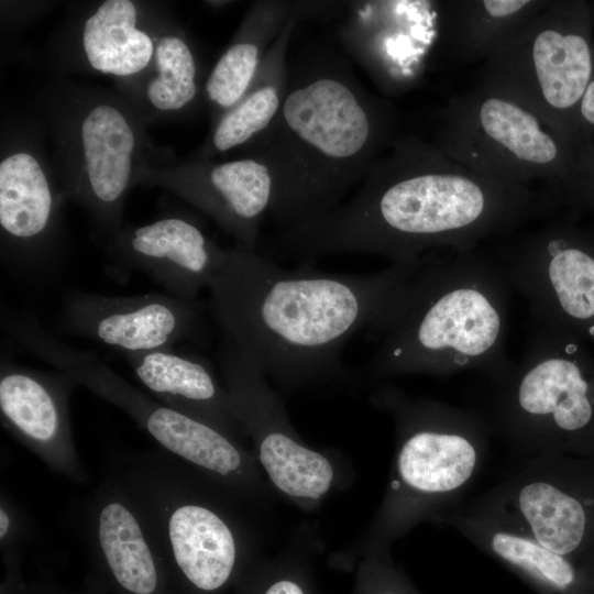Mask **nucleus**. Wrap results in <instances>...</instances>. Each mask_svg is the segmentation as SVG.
I'll use <instances>...</instances> for the list:
<instances>
[{
    "mask_svg": "<svg viewBox=\"0 0 594 594\" xmlns=\"http://www.w3.org/2000/svg\"><path fill=\"white\" fill-rule=\"evenodd\" d=\"M32 522L26 512L4 491L0 494L1 553L23 550L32 537Z\"/></svg>",
    "mask_w": 594,
    "mask_h": 594,
    "instance_id": "nucleus-30",
    "label": "nucleus"
},
{
    "mask_svg": "<svg viewBox=\"0 0 594 594\" xmlns=\"http://www.w3.org/2000/svg\"><path fill=\"white\" fill-rule=\"evenodd\" d=\"M578 131L580 139L579 148L594 141V79L591 80L586 88L579 107Z\"/></svg>",
    "mask_w": 594,
    "mask_h": 594,
    "instance_id": "nucleus-31",
    "label": "nucleus"
},
{
    "mask_svg": "<svg viewBox=\"0 0 594 594\" xmlns=\"http://www.w3.org/2000/svg\"><path fill=\"white\" fill-rule=\"evenodd\" d=\"M33 594H108L106 588L94 576L87 579L85 586L77 592H65L47 582L36 584L32 588Z\"/></svg>",
    "mask_w": 594,
    "mask_h": 594,
    "instance_id": "nucleus-32",
    "label": "nucleus"
},
{
    "mask_svg": "<svg viewBox=\"0 0 594 594\" xmlns=\"http://www.w3.org/2000/svg\"><path fill=\"white\" fill-rule=\"evenodd\" d=\"M82 534L92 576L111 594H174L142 514L116 474L88 496Z\"/></svg>",
    "mask_w": 594,
    "mask_h": 594,
    "instance_id": "nucleus-18",
    "label": "nucleus"
},
{
    "mask_svg": "<svg viewBox=\"0 0 594 594\" xmlns=\"http://www.w3.org/2000/svg\"><path fill=\"white\" fill-rule=\"evenodd\" d=\"M592 48L590 2L548 1L483 64L479 81L528 107L576 153L578 111L593 79Z\"/></svg>",
    "mask_w": 594,
    "mask_h": 594,
    "instance_id": "nucleus-10",
    "label": "nucleus"
},
{
    "mask_svg": "<svg viewBox=\"0 0 594 594\" xmlns=\"http://www.w3.org/2000/svg\"><path fill=\"white\" fill-rule=\"evenodd\" d=\"M107 253L120 271L142 272L168 295L198 301L227 249L211 240L195 219L168 215L140 227L121 228L107 241Z\"/></svg>",
    "mask_w": 594,
    "mask_h": 594,
    "instance_id": "nucleus-22",
    "label": "nucleus"
},
{
    "mask_svg": "<svg viewBox=\"0 0 594 594\" xmlns=\"http://www.w3.org/2000/svg\"><path fill=\"white\" fill-rule=\"evenodd\" d=\"M419 258L367 274H331L304 262L289 270L240 245L211 278V309L235 345L284 389L351 386L341 352L371 328Z\"/></svg>",
    "mask_w": 594,
    "mask_h": 594,
    "instance_id": "nucleus-2",
    "label": "nucleus"
},
{
    "mask_svg": "<svg viewBox=\"0 0 594 594\" xmlns=\"http://www.w3.org/2000/svg\"><path fill=\"white\" fill-rule=\"evenodd\" d=\"M166 6L135 0L92 2L62 31L54 63L58 68L123 80L150 66Z\"/></svg>",
    "mask_w": 594,
    "mask_h": 594,
    "instance_id": "nucleus-21",
    "label": "nucleus"
},
{
    "mask_svg": "<svg viewBox=\"0 0 594 594\" xmlns=\"http://www.w3.org/2000/svg\"><path fill=\"white\" fill-rule=\"evenodd\" d=\"M135 184L178 196L211 218L237 245L252 251L275 191L268 165L256 156L172 160L155 152L153 145L140 163Z\"/></svg>",
    "mask_w": 594,
    "mask_h": 594,
    "instance_id": "nucleus-16",
    "label": "nucleus"
},
{
    "mask_svg": "<svg viewBox=\"0 0 594 594\" xmlns=\"http://www.w3.org/2000/svg\"><path fill=\"white\" fill-rule=\"evenodd\" d=\"M399 135L393 103L367 91L345 59L322 52L289 66L277 118L237 156L268 165L270 213L289 230L339 206Z\"/></svg>",
    "mask_w": 594,
    "mask_h": 594,
    "instance_id": "nucleus-3",
    "label": "nucleus"
},
{
    "mask_svg": "<svg viewBox=\"0 0 594 594\" xmlns=\"http://www.w3.org/2000/svg\"><path fill=\"white\" fill-rule=\"evenodd\" d=\"M560 201L551 190L481 173L435 143L400 134L348 199L286 230L282 244L307 262L361 253L405 264L428 252L476 249L547 216Z\"/></svg>",
    "mask_w": 594,
    "mask_h": 594,
    "instance_id": "nucleus-1",
    "label": "nucleus"
},
{
    "mask_svg": "<svg viewBox=\"0 0 594 594\" xmlns=\"http://www.w3.org/2000/svg\"><path fill=\"white\" fill-rule=\"evenodd\" d=\"M345 52L385 95L415 88L439 38V1H349L338 29Z\"/></svg>",
    "mask_w": 594,
    "mask_h": 594,
    "instance_id": "nucleus-17",
    "label": "nucleus"
},
{
    "mask_svg": "<svg viewBox=\"0 0 594 594\" xmlns=\"http://www.w3.org/2000/svg\"><path fill=\"white\" fill-rule=\"evenodd\" d=\"M202 77L198 50L166 7L150 66L136 77L117 80L116 88L131 97L152 124L196 110L205 101Z\"/></svg>",
    "mask_w": 594,
    "mask_h": 594,
    "instance_id": "nucleus-24",
    "label": "nucleus"
},
{
    "mask_svg": "<svg viewBox=\"0 0 594 594\" xmlns=\"http://www.w3.org/2000/svg\"><path fill=\"white\" fill-rule=\"evenodd\" d=\"M557 323L537 322L513 373L495 385L492 428L522 460L594 459V353Z\"/></svg>",
    "mask_w": 594,
    "mask_h": 594,
    "instance_id": "nucleus-8",
    "label": "nucleus"
},
{
    "mask_svg": "<svg viewBox=\"0 0 594 594\" xmlns=\"http://www.w3.org/2000/svg\"><path fill=\"white\" fill-rule=\"evenodd\" d=\"M32 105L66 201L82 208L109 240L122 228L128 194L152 145L146 117L117 88L64 80L44 86Z\"/></svg>",
    "mask_w": 594,
    "mask_h": 594,
    "instance_id": "nucleus-7",
    "label": "nucleus"
},
{
    "mask_svg": "<svg viewBox=\"0 0 594 594\" xmlns=\"http://www.w3.org/2000/svg\"><path fill=\"white\" fill-rule=\"evenodd\" d=\"M371 403L394 421L395 453L382 502L363 536V554L387 552L417 525L458 509L488 452V424L473 411L382 384Z\"/></svg>",
    "mask_w": 594,
    "mask_h": 594,
    "instance_id": "nucleus-5",
    "label": "nucleus"
},
{
    "mask_svg": "<svg viewBox=\"0 0 594 594\" xmlns=\"http://www.w3.org/2000/svg\"><path fill=\"white\" fill-rule=\"evenodd\" d=\"M543 0L439 1V38L459 63L486 62L526 20L540 11Z\"/></svg>",
    "mask_w": 594,
    "mask_h": 594,
    "instance_id": "nucleus-28",
    "label": "nucleus"
},
{
    "mask_svg": "<svg viewBox=\"0 0 594 594\" xmlns=\"http://www.w3.org/2000/svg\"><path fill=\"white\" fill-rule=\"evenodd\" d=\"M38 118L2 121L0 150V254L22 278L55 267L64 246V193L44 147Z\"/></svg>",
    "mask_w": 594,
    "mask_h": 594,
    "instance_id": "nucleus-14",
    "label": "nucleus"
},
{
    "mask_svg": "<svg viewBox=\"0 0 594 594\" xmlns=\"http://www.w3.org/2000/svg\"><path fill=\"white\" fill-rule=\"evenodd\" d=\"M262 594H306L302 586L292 579H277L264 590Z\"/></svg>",
    "mask_w": 594,
    "mask_h": 594,
    "instance_id": "nucleus-33",
    "label": "nucleus"
},
{
    "mask_svg": "<svg viewBox=\"0 0 594 594\" xmlns=\"http://www.w3.org/2000/svg\"><path fill=\"white\" fill-rule=\"evenodd\" d=\"M219 356L234 411L276 493L302 510H314L349 484L348 465L333 451L316 449L299 437L267 377L227 334Z\"/></svg>",
    "mask_w": 594,
    "mask_h": 594,
    "instance_id": "nucleus-13",
    "label": "nucleus"
},
{
    "mask_svg": "<svg viewBox=\"0 0 594 594\" xmlns=\"http://www.w3.org/2000/svg\"><path fill=\"white\" fill-rule=\"evenodd\" d=\"M119 474L174 594H216L234 580L257 546L250 505L166 451L138 454Z\"/></svg>",
    "mask_w": 594,
    "mask_h": 594,
    "instance_id": "nucleus-6",
    "label": "nucleus"
},
{
    "mask_svg": "<svg viewBox=\"0 0 594 594\" xmlns=\"http://www.w3.org/2000/svg\"><path fill=\"white\" fill-rule=\"evenodd\" d=\"M428 252L370 328L378 340L366 375L448 376L480 371L495 385L516 363L505 342L512 287L496 256Z\"/></svg>",
    "mask_w": 594,
    "mask_h": 594,
    "instance_id": "nucleus-4",
    "label": "nucleus"
},
{
    "mask_svg": "<svg viewBox=\"0 0 594 594\" xmlns=\"http://www.w3.org/2000/svg\"><path fill=\"white\" fill-rule=\"evenodd\" d=\"M135 377L158 402L244 442L248 438L230 396L204 356L174 346L121 353Z\"/></svg>",
    "mask_w": 594,
    "mask_h": 594,
    "instance_id": "nucleus-23",
    "label": "nucleus"
},
{
    "mask_svg": "<svg viewBox=\"0 0 594 594\" xmlns=\"http://www.w3.org/2000/svg\"><path fill=\"white\" fill-rule=\"evenodd\" d=\"M537 322L557 323L594 348V233L554 221L496 256Z\"/></svg>",
    "mask_w": 594,
    "mask_h": 594,
    "instance_id": "nucleus-15",
    "label": "nucleus"
},
{
    "mask_svg": "<svg viewBox=\"0 0 594 594\" xmlns=\"http://www.w3.org/2000/svg\"><path fill=\"white\" fill-rule=\"evenodd\" d=\"M9 332L26 350L78 385L119 407L167 453L232 492L251 507H267L273 487L244 442L143 393L90 351L69 346L32 318H11Z\"/></svg>",
    "mask_w": 594,
    "mask_h": 594,
    "instance_id": "nucleus-9",
    "label": "nucleus"
},
{
    "mask_svg": "<svg viewBox=\"0 0 594 594\" xmlns=\"http://www.w3.org/2000/svg\"><path fill=\"white\" fill-rule=\"evenodd\" d=\"M378 594H400V593L395 592V591H384V592L378 593Z\"/></svg>",
    "mask_w": 594,
    "mask_h": 594,
    "instance_id": "nucleus-34",
    "label": "nucleus"
},
{
    "mask_svg": "<svg viewBox=\"0 0 594 594\" xmlns=\"http://www.w3.org/2000/svg\"><path fill=\"white\" fill-rule=\"evenodd\" d=\"M433 143L481 173L525 186L546 182L561 200L575 156L532 110L482 81L439 111Z\"/></svg>",
    "mask_w": 594,
    "mask_h": 594,
    "instance_id": "nucleus-11",
    "label": "nucleus"
},
{
    "mask_svg": "<svg viewBox=\"0 0 594 594\" xmlns=\"http://www.w3.org/2000/svg\"><path fill=\"white\" fill-rule=\"evenodd\" d=\"M292 19L267 52L243 97L215 123L193 158L212 161L240 153L277 118L289 84L288 48L295 26Z\"/></svg>",
    "mask_w": 594,
    "mask_h": 594,
    "instance_id": "nucleus-25",
    "label": "nucleus"
},
{
    "mask_svg": "<svg viewBox=\"0 0 594 594\" xmlns=\"http://www.w3.org/2000/svg\"><path fill=\"white\" fill-rule=\"evenodd\" d=\"M61 319L67 332L120 353L147 352L198 338L202 309L198 301L158 293L106 296L75 292L66 297Z\"/></svg>",
    "mask_w": 594,
    "mask_h": 594,
    "instance_id": "nucleus-19",
    "label": "nucleus"
},
{
    "mask_svg": "<svg viewBox=\"0 0 594 594\" xmlns=\"http://www.w3.org/2000/svg\"><path fill=\"white\" fill-rule=\"evenodd\" d=\"M474 546L559 594H593L594 562L576 561L488 519L455 509L440 522Z\"/></svg>",
    "mask_w": 594,
    "mask_h": 594,
    "instance_id": "nucleus-27",
    "label": "nucleus"
},
{
    "mask_svg": "<svg viewBox=\"0 0 594 594\" xmlns=\"http://www.w3.org/2000/svg\"><path fill=\"white\" fill-rule=\"evenodd\" d=\"M77 382L62 371H42L1 360L3 428L47 468L75 482L87 479L72 429L69 399Z\"/></svg>",
    "mask_w": 594,
    "mask_h": 594,
    "instance_id": "nucleus-20",
    "label": "nucleus"
},
{
    "mask_svg": "<svg viewBox=\"0 0 594 594\" xmlns=\"http://www.w3.org/2000/svg\"><path fill=\"white\" fill-rule=\"evenodd\" d=\"M561 198L573 208L594 210V141L576 151L572 175Z\"/></svg>",
    "mask_w": 594,
    "mask_h": 594,
    "instance_id": "nucleus-29",
    "label": "nucleus"
},
{
    "mask_svg": "<svg viewBox=\"0 0 594 594\" xmlns=\"http://www.w3.org/2000/svg\"><path fill=\"white\" fill-rule=\"evenodd\" d=\"M458 509L576 561L594 562V459L538 454Z\"/></svg>",
    "mask_w": 594,
    "mask_h": 594,
    "instance_id": "nucleus-12",
    "label": "nucleus"
},
{
    "mask_svg": "<svg viewBox=\"0 0 594 594\" xmlns=\"http://www.w3.org/2000/svg\"><path fill=\"white\" fill-rule=\"evenodd\" d=\"M294 18L299 20L296 1L261 0L250 6L205 79L211 124L243 97L275 40Z\"/></svg>",
    "mask_w": 594,
    "mask_h": 594,
    "instance_id": "nucleus-26",
    "label": "nucleus"
}]
</instances>
